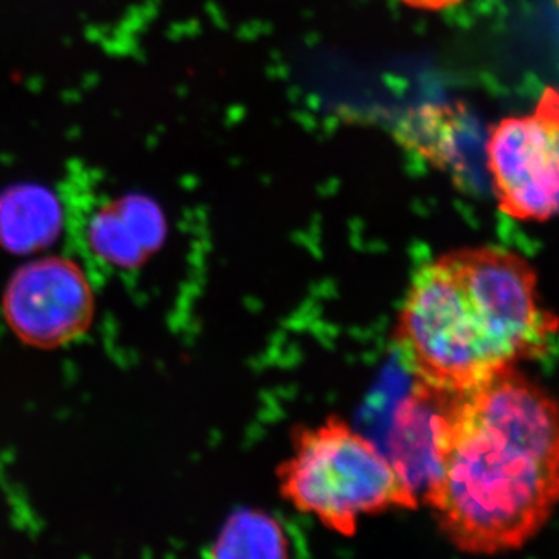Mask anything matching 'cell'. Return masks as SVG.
I'll return each instance as SVG.
<instances>
[{"label": "cell", "instance_id": "cell-7", "mask_svg": "<svg viewBox=\"0 0 559 559\" xmlns=\"http://www.w3.org/2000/svg\"><path fill=\"white\" fill-rule=\"evenodd\" d=\"M443 392L414 382L411 395L396 409L390 460L417 492L432 473L433 428Z\"/></svg>", "mask_w": 559, "mask_h": 559}, {"label": "cell", "instance_id": "cell-4", "mask_svg": "<svg viewBox=\"0 0 559 559\" xmlns=\"http://www.w3.org/2000/svg\"><path fill=\"white\" fill-rule=\"evenodd\" d=\"M485 162L499 210L544 223L559 216V90L547 87L528 116L488 130Z\"/></svg>", "mask_w": 559, "mask_h": 559}, {"label": "cell", "instance_id": "cell-1", "mask_svg": "<svg viewBox=\"0 0 559 559\" xmlns=\"http://www.w3.org/2000/svg\"><path fill=\"white\" fill-rule=\"evenodd\" d=\"M423 502L452 546L521 549L559 509V401L516 369L444 390Z\"/></svg>", "mask_w": 559, "mask_h": 559}, {"label": "cell", "instance_id": "cell-6", "mask_svg": "<svg viewBox=\"0 0 559 559\" xmlns=\"http://www.w3.org/2000/svg\"><path fill=\"white\" fill-rule=\"evenodd\" d=\"M164 237L160 210L145 198L105 202L86 224L92 253L117 270H138L159 250Z\"/></svg>", "mask_w": 559, "mask_h": 559}, {"label": "cell", "instance_id": "cell-9", "mask_svg": "<svg viewBox=\"0 0 559 559\" xmlns=\"http://www.w3.org/2000/svg\"><path fill=\"white\" fill-rule=\"evenodd\" d=\"M289 543L278 522L260 511L242 510L227 521L210 555L215 558H285Z\"/></svg>", "mask_w": 559, "mask_h": 559}, {"label": "cell", "instance_id": "cell-10", "mask_svg": "<svg viewBox=\"0 0 559 559\" xmlns=\"http://www.w3.org/2000/svg\"><path fill=\"white\" fill-rule=\"evenodd\" d=\"M412 9L426 10V11H439L450 9L455 3L462 2V0H401Z\"/></svg>", "mask_w": 559, "mask_h": 559}, {"label": "cell", "instance_id": "cell-2", "mask_svg": "<svg viewBox=\"0 0 559 559\" xmlns=\"http://www.w3.org/2000/svg\"><path fill=\"white\" fill-rule=\"evenodd\" d=\"M558 330L532 263L481 246L451 250L415 272L395 342L415 382L463 392L544 355Z\"/></svg>", "mask_w": 559, "mask_h": 559}, {"label": "cell", "instance_id": "cell-8", "mask_svg": "<svg viewBox=\"0 0 559 559\" xmlns=\"http://www.w3.org/2000/svg\"><path fill=\"white\" fill-rule=\"evenodd\" d=\"M61 209L46 190L21 187L0 197V246L16 255L49 248L61 230Z\"/></svg>", "mask_w": 559, "mask_h": 559}, {"label": "cell", "instance_id": "cell-5", "mask_svg": "<svg viewBox=\"0 0 559 559\" xmlns=\"http://www.w3.org/2000/svg\"><path fill=\"white\" fill-rule=\"evenodd\" d=\"M2 314L14 336L28 347H64L91 329L95 294L75 261L43 257L11 275L3 290Z\"/></svg>", "mask_w": 559, "mask_h": 559}, {"label": "cell", "instance_id": "cell-3", "mask_svg": "<svg viewBox=\"0 0 559 559\" xmlns=\"http://www.w3.org/2000/svg\"><path fill=\"white\" fill-rule=\"evenodd\" d=\"M275 476L283 499L342 536L355 535L360 516L418 509V492L392 460L337 415L297 426Z\"/></svg>", "mask_w": 559, "mask_h": 559}]
</instances>
